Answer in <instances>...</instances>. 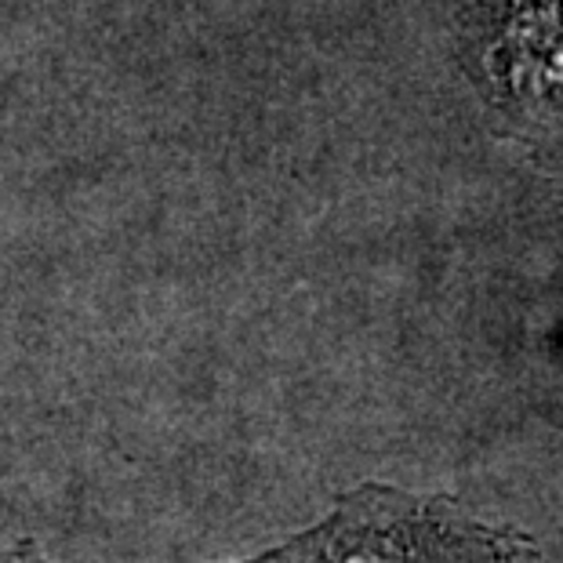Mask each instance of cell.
I'll use <instances>...</instances> for the list:
<instances>
[{
  "instance_id": "1",
  "label": "cell",
  "mask_w": 563,
  "mask_h": 563,
  "mask_svg": "<svg viewBox=\"0 0 563 563\" xmlns=\"http://www.w3.org/2000/svg\"><path fill=\"white\" fill-rule=\"evenodd\" d=\"M0 563H55L33 542L4 545ZM236 563H545L531 534L487 523L440 495L389 484L345 490L313 527Z\"/></svg>"
}]
</instances>
